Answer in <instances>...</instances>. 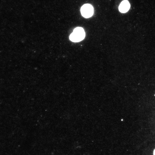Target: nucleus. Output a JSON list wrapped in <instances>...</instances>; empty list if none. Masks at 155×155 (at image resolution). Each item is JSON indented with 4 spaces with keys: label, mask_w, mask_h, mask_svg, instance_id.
Returning a JSON list of instances; mask_svg holds the SVG:
<instances>
[{
    "label": "nucleus",
    "mask_w": 155,
    "mask_h": 155,
    "mask_svg": "<svg viewBox=\"0 0 155 155\" xmlns=\"http://www.w3.org/2000/svg\"><path fill=\"white\" fill-rule=\"evenodd\" d=\"M154 155H155V149L154 150V153H153Z\"/></svg>",
    "instance_id": "4"
},
{
    "label": "nucleus",
    "mask_w": 155,
    "mask_h": 155,
    "mask_svg": "<svg viewBox=\"0 0 155 155\" xmlns=\"http://www.w3.org/2000/svg\"><path fill=\"white\" fill-rule=\"evenodd\" d=\"M82 15L84 17L89 18L92 16L94 13V9L90 4H86L83 5L80 9Z\"/></svg>",
    "instance_id": "2"
},
{
    "label": "nucleus",
    "mask_w": 155,
    "mask_h": 155,
    "mask_svg": "<svg viewBox=\"0 0 155 155\" xmlns=\"http://www.w3.org/2000/svg\"><path fill=\"white\" fill-rule=\"evenodd\" d=\"M85 33L84 29L81 27H78L74 29L73 32L70 35V40L75 42H80L85 38Z\"/></svg>",
    "instance_id": "1"
},
{
    "label": "nucleus",
    "mask_w": 155,
    "mask_h": 155,
    "mask_svg": "<svg viewBox=\"0 0 155 155\" xmlns=\"http://www.w3.org/2000/svg\"><path fill=\"white\" fill-rule=\"evenodd\" d=\"M130 7V4L129 1L124 0L122 1L119 6V11L121 13H124L127 12Z\"/></svg>",
    "instance_id": "3"
}]
</instances>
